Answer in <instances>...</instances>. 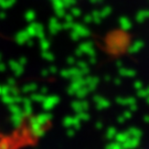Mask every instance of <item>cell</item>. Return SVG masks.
Listing matches in <instances>:
<instances>
[{"mask_svg": "<svg viewBox=\"0 0 149 149\" xmlns=\"http://www.w3.org/2000/svg\"><path fill=\"white\" fill-rule=\"evenodd\" d=\"M119 27L122 29L123 31H128V30H130V28H132V22L130 20L128 19L127 17H120L119 18Z\"/></svg>", "mask_w": 149, "mask_h": 149, "instance_id": "2", "label": "cell"}, {"mask_svg": "<svg viewBox=\"0 0 149 149\" xmlns=\"http://www.w3.org/2000/svg\"><path fill=\"white\" fill-rule=\"evenodd\" d=\"M149 18V10H141L136 15V21L141 23Z\"/></svg>", "mask_w": 149, "mask_h": 149, "instance_id": "3", "label": "cell"}, {"mask_svg": "<svg viewBox=\"0 0 149 149\" xmlns=\"http://www.w3.org/2000/svg\"><path fill=\"white\" fill-rule=\"evenodd\" d=\"M111 12H112V8H111V7H108V6H106V7H104V8L100 11V15H101L102 18H106Z\"/></svg>", "mask_w": 149, "mask_h": 149, "instance_id": "4", "label": "cell"}, {"mask_svg": "<svg viewBox=\"0 0 149 149\" xmlns=\"http://www.w3.org/2000/svg\"><path fill=\"white\" fill-rule=\"evenodd\" d=\"M92 1H94V2H97V1H102V0H92Z\"/></svg>", "mask_w": 149, "mask_h": 149, "instance_id": "5", "label": "cell"}, {"mask_svg": "<svg viewBox=\"0 0 149 149\" xmlns=\"http://www.w3.org/2000/svg\"><path fill=\"white\" fill-rule=\"evenodd\" d=\"M143 48H144V42L141 40H137V41H135L128 47V52L129 53H137Z\"/></svg>", "mask_w": 149, "mask_h": 149, "instance_id": "1", "label": "cell"}]
</instances>
